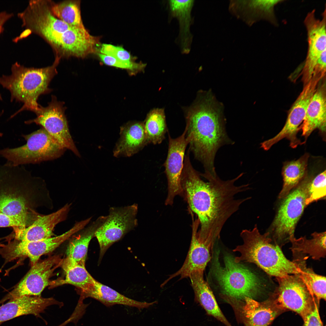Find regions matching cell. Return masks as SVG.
Wrapping results in <instances>:
<instances>
[{"instance_id": "6da1fadb", "label": "cell", "mask_w": 326, "mask_h": 326, "mask_svg": "<svg viewBox=\"0 0 326 326\" xmlns=\"http://www.w3.org/2000/svg\"><path fill=\"white\" fill-rule=\"evenodd\" d=\"M243 174L241 173L232 179L223 181L217 174H200L193 167L189 153L185 155L181 197L187 203L189 212L197 217L200 228L197 235L201 241L214 245L227 220L243 203L251 199L236 197L251 189L249 184H235Z\"/></svg>"}, {"instance_id": "7a4b0ae2", "label": "cell", "mask_w": 326, "mask_h": 326, "mask_svg": "<svg viewBox=\"0 0 326 326\" xmlns=\"http://www.w3.org/2000/svg\"><path fill=\"white\" fill-rule=\"evenodd\" d=\"M24 33L40 35L52 47L57 57L84 58L97 52L98 37L91 35L85 28L72 27L52 12L49 1L31 0L25 10L19 13Z\"/></svg>"}, {"instance_id": "3957f363", "label": "cell", "mask_w": 326, "mask_h": 326, "mask_svg": "<svg viewBox=\"0 0 326 326\" xmlns=\"http://www.w3.org/2000/svg\"><path fill=\"white\" fill-rule=\"evenodd\" d=\"M198 97L186 111L189 150L202 163L205 172L215 175L214 162L217 151L234 142L227 135L222 111L213 95L206 92Z\"/></svg>"}, {"instance_id": "277c9868", "label": "cell", "mask_w": 326, "mask_h": 326, "mask_svg": "<svg viewBox=\"0 0 326 326\" xmlns=\"http://www.w3.org/2000/svg\"><path fill=\"white\" fill-rule=\"evenodd\" d=\"M240 236L243 243L233 250L240 254L234 258L235 262L254 264L276 278L299 273L297 265L286 257L281 248L273 242L269 232L260 234L255 225L252 229L243 230Z\"/></svg>"}, {"instance_id": "5b68a950", "label": "cell", "mask_w": 326, "mask_h": 326, "mask_svg": "<svg viewBox=\"0 0 326 326\" xmlns=\"http://www.w3.org/2000/svg\"><path fill=\"white\" fill-rule=\"evenodd\" d=\"M56 58L52 66L41 68L26 67L15 62L12 66L10 75L0 77V84L11 93V101L15 100L24 104L11 118L24 110L35 113L38 110L40 106L37 102L38 98L51 91L49 85L57 73L56 68L60 58Z\"/></svg>"}, {"instance_id": "8992f818", "label": "cell", "mask_w": 326, "mask_h": 326, "mask_svg": "<svg viewBox=\"0 0 326 326\" xmlns=\"http://www.w3.org/2000/svg\"><path fill=\"white\" fill-rule=\"evenodd\" d=\"M36 178L22 165L7 162L0 165V212L28 222L27 191Z\"/></svg>"}, {"instance_id": "52a82bcc", "label": "cell", "mask_w": 326, "mask_h": 326, "mask_svg": "<svg viewBox=\"0 0 326 326\" xmlns=\"http://www.w3.org/2000/svg\"><path fill=\"white\" fill-rule=\"evenodd\" d=\"M218 255L214 261L215 276L224 296L236 300L253 299L260 287L257 276L230 255L224 258V265H221Z\"/></svg>"}, {"instance_id": "ba28073f", "label": "cell", "mask_w": 326, "mask_h": 326, "mask_svg": "<svg viewBox=\"0 0 326 326\" xmlns=\"http://www.w3.org/2000/svg\"><path fill=\"white\" fill-rule=\"evenodd\" d=\"M313 177L307 175L283 199L272 224L271 238L281 248L294 236L297 223L306 206L309 186Z\"/></svg>"}, {"instance_id": "9c48e42d", "label": "cell", "mask_w": 326, "mask_h": 326, "mask_svg": "<svg viewBox=\"0 0 326 326\" xmlns=\"http://www.w3.org/2000/svg\"><path fill=\"white\" fill-rule=\"evenodd\" d=\"M22 136L26 140V144L16 148L0 149V155L13 166L55 159L61 157L66 150L42 127Z\"/></svg>"}, {"instance_id": "30bf717a", "label": "cell", "mask_w": 326, "mask_h": 326, "mask_svg": "<svg viewBox=\"0 0 326 326\" xmlns=\"http://www.w3.org/2000/svg\"><path fill=\"white\" fill-rule=\"evenodd\" d=\"M278 286L270 299L280 309L295 312L303 318L318 302L307 286L297 274L276 278Z\"/></svg>"}, {"instance_id": "8fae6325", "label": "cell", "mask_w": 326, "mask_h": 326, "mask_svg": "<svg viewBox=\"0 0 326 326\" xmlns=\"http://www.w3.org/2000/svg\"><path fill=\"white\" fill-rule=\"evenodd\" d=\"M138 211V205L136 203L110 209L105 221L94 235L100 246V259L111 245L137 225L136 216Z\"/></svg>"}, {"instance_id": "7c38bea8", "label": "cell", "mask_w": 326, "mask_h": 326, "mask_svg": "<svg viewBox=\"0 0 326 326\" xmlns=\"http://www.w3.org/2000/svg\"><path fill=\"white\" fill-rule=\"evenodd\" d=\"M64 104L63 102L57 101L56 97L52 96L51 101L47 107L40 106L35 113L36 118L26 121L25 123H34L40 126L62 147L80 157L69 131Z\"/></svg>"}, {"instance_id": "4fadbf2b", "label": "cell", "mask_w": 326, "mask_h": 326, "mask_svg": "<svg viewBox=\"0 0 326 326\" xmlns=\"http://www.w3.org/2000/svg\"><path fill=\"white\" fill-rule=\"evenodd\" d=\"M323 78L320 75L313 76L309 82L304 85L291 108L284 126L276 135L268 140L270 145L272 146L284 138L289 140L290 145L293 148L303 144L297 137V134L301 129V124L304 120L309 104Z\"/></svg>"}, {"instance_id": "5bb4252c", "label": "cell", "mask_w": 326, "mask_h": 326, "mask_svg": "<svg viewBox=\"0 0 326 326\" xmlns=\"http://www.w3.org/2000/svg\"><path fill=\"white\" fill-rule=\"evenodd\" d=\"M63 260L54 256L35 263L17 286L1 302L24 296H40L51 282L50 278L56 269L61 265Z\"/></svg>"}, {"instance_id": "9a60e30c", "label": "cell", "mask_w": 326, "mask_h": 326, "mask_svg": "<svg viewBox=\"0 0 326 326\" xmlns=\"http://www.w3.org/2000/svg\"><path fill=\"white\" fill-rule=\"evenodd\" d=\"M90 221L89 219L78 222L70 229L58 236L34 241H25L15 240L11 242L7 248L9 258L13 260L27 257L34 265L40 257L51 252L73 234L81 230Z\"/></svg>"}, {"instance_id": "2e32d148", "label": "cell", "mask_w": 326, "mask_h": 326, "mask_svg": "<svg viewBox=\"0 0 326 326\" xmlns=\"http://www.w3.org/2000/svg\"><path fill=\"white\" fill-rule=\"evenodd\" d=\"M185 129L179 136L173 138L169 133L168 155L164 164L168 181V194L165 200L166 206L172 205L175 197L181 196V178L186 149L188 145Z\"/></svg>"}, {"instance_id": "e0dca14e", "label": "cell", "mask_w": 326, "mask_h": 326, "mask_svg": "<svg viewBox=\"0 0 326 326\" xmlns=\"http://www.w3.org/2000/svg\"><path fill=\"white\" fill-rule=\"evenodd\" d=\"M321 20L315 16V10L308 12L304 23L307 32L308 49L301 74L304 85L312 79L315 66L322 53L326 50V9Z\"/></svg>"}, {"instance_id": "ac0fdd59", "label": "cell", "mask_w": 326, "mask_h": 326, "mask_svg": "<svg viewBox=\"0 0 326 326\" xmlns=\"http://www.w3.org/2000/svg\"><path fill=\"white\" fill-rule=\"evenodd\" d=\"M192 237L188 253L183 265L176 272L169 276L161 285L164 286L171 279L177 276L179 280L189 277L193 273L203 272L211 259L210 251L213 247L200 241L197 236L199 227L198 219L192 216Z\"/></svg>"}, {"instance_id": "d6986e66", "label": "cell", "mask_w": 326, "mask_h": 326, "mask_svg": "<svg viewBox=\"0 0 326 326\" xmlns=\"http://www.w3.org/2000/svg\"><path fill=\"white\" fill-rule=\"evenodd\" d=\"M61 303L52 298L24 296L10 300L0 306V325L3 322L23 315L39 316L48 307Z\"/></svg>"}, {"instance_id": "ffe728a7", "label": "cell", "mask_w": 326, "mask_h": 326, "mask_svg": "<svg viewBox=\"0 0 326 326\" xmlns=\"http://www.w3.org/2000/svg\"><path fill=\"white\" fill-rule=\"evenodd\" d=\"M70 205H66L56 212L38 216L28 227L15 228V239L20 241H37L51 237L55 226L64 219L69 210Z\"/></svg>"}, {"instance_id": "44dd1931", "label": "cell", "mask_w": 326, "mask_h": 326, "mask_svg": "<svg viewBox=\"0 0 326 326\" xmlns=\"http://www.w3.org/2000/svg\"><path fill=\"white\" fill-rule=\"evenodd\" d=\"M326 95L325 83L319 85L308 106L301 126L302 136L306 142L312 132L318 129L325 136L326 132Z\"/></svg>"}, {"instance_id": "7402d4cb", "label": "cell", "mask_w": 326, "mask_h": 326, "mask_svg": "<svg viewBox=\"0 0 326 326\" xmlns=\"http://www.w3.org/2000/svg\"><path fill=\"white\" fill-rule=\"evenodd\" d=\"M120 135L113 152L117 157L131 156L149 143L142 123H127L121 128Z\"/></svg>"}, {"instance_id": "603a6c76", "label": "cell", "mask_w": 326, "mask_h": 326, "mask_svg": "<svg viewBox=\"0 0 326 326\" xmlns=\"http://www.w3.org/2000/svg\"><path fill=\"white\" fill-rule=\"evenodd\" d=\"M312 238L307 239L305 236L296 239L292 236L290 239L292 246L293 261L296 264L306 262L311 257L314 260H319L326 256V232H314Z\"/></svg>"}, {"instance_id": "cb8c5ba5", "label": "cell", "mask_w": 326, "mask_h": 326, "mask_svg": "<svg viewBox=\"0 0 326 326\" xmlns=\"http://www.w3.org/2000/svg\"><path fill=\"white\" fill-rule=\"evenodd\" d=\"M244 301L242 312L245 326H268L281 310L270 299L259 302L246 297Z\"/></svg>"}, {"instance_id": "d4e9b609", "label": "cell", "mask_w": 326, "mask_h": 326, "mask_svg": "<svg viewBox=\"0 0 326 326\" xmlns=\"http://www.w3.org/2000/svg\"><path fill=\"white\" fill-rule=\"evenodd\" d=\"M189 278L194 292L195 300L207 314L213 317L226 326H232L221 311L209 284L205 280L203 272H195Z\"/></svg>"}, {"instance_id": "484cf974", "label": "cell", "mask_w": 326, "mask_h": 326, "mask_svg": "<svg viewBox=\"0 0 326 326\" xmlns=\"http://www.w3.org/2000/svg\"><path fill=\"white\" fill-rule=\"evenodd\" d=\"M82 296L83 299L91 297L107 307L122 305L141 309L149 308L157 302L156 301L151 302H139L130 299L94 279L90 288Z\"/></svg>"}, {"instance_id": "4316f807", "label": "cell", "mask_w": 326, "mask_h": 326, "mask_svg": "<svg viewBox=\"0 0 326 326\" xmlns=\"http://www.w3.org/2000/svg\"><path fill=\"white\" fill-rule=\"evenodd\" d=\"M168 3L172 16L176 18L179 22V40L181 51L187 54L190 51L193 39L190 28L194 1L171 0Z\"/></svg>"}, {"instance_id": "83f0119b", "label": "cell", "mask_w": 326, "mask_h": 326, "mask_svg": "<svg viewBox=\"0 0 326 326\" xmlns=\"http://www.w3.org/2000/svg\"><path fill=\"white\" fill-rule=\"evenodd\" d=\"M106 218L107 216H100L82 234L74 237L69 242L65 259L73 264L85 266L90 242Z\"/></svg>"}, {"instance_id": "f1b7e54d", "label": "cell", "mask_w": 326, "mask_h": 326, "mask_svg": "<svg viewBox=\"0 0 326 326\" xmlns=\"http://www.w3.org/2000/svg\"><path fill=\"white\" fill-rule=\"evenodd\" d=\"M309 155L305 153L296 160L285 162L282 167L283 187L278 198L283 199L307 175Z\"/></svg>"}, {"instance_id": "f546056e", "label": "cell", "mask_w": 326, "mask_h": 326, "mask_svg": "<svg viewBox=\"0 0 326 326\" xmlns=\"http://www.w3.org/2000/svg\"><path fill=\"white\" fill-rule=\"evenodd\" d=\"M62 266L65 273V279L51 282L50 285L71 284L79 288L82 295L90 288L94 279L86 270L85 266L73 264L65 259L63 260Z\"/></svg>"}, {"instance_id": "4dcf8cb0", "label": "cell", "mask_w": 326, "mask_h": 326, "mask_svg": "<svg viewBox=\"0 0 326 326\" xmlns=\"http://www.w3.org/2000/svg\"><path fill=\"white\" fill-rule=\"evenodd\" d=\"M50 8L56 17L69 25L84 28L82 20L79 1L69 0L55 3L49 1Z\"/></svg>"}, {"instance_id": "1f68e13d", "label": "cell", "mask_w": 326, "mask_h": 326, "mask_svg": "<svg viewBox=\"0 0 326 326\" xmlns=\"http://www.w3.org/2000/svg\"><path fill=\"white\" fill-rule=\"evenodd\" d=\"M144 124L148 143L155 145L161 143L167 130L164 109L155 108L152 110Z\"/></svg>"}, {"instance_id": "d6a6232c", "label": "cell", "mask_w": 326, "mask_h": 326, "mask_svg": "<svg viewBox=\"0 0 326 326\" xmlns=\"http://www.w3.org/2000/svg\"><path fill=\"white\" fill-rule=\"evenodd\" d=\"M299 268L297 274L319 302L326 299V277L316 273L312 268L307 267L306 262L297 264Z\"/></svg>"}, {"instance_id": "836d02e7", "label": "cell", "mask_w": 326, "mask_h": 326, "mask_svg": "<svg viewBox=\"0 0 326 326\" xmlns=\"http://www.w3.org/2000/svg\"><path fill=\"white\" fill-rule=\"evenodd\" d=\"M325 170L313 178L310 183L308 195L305 201L306 206L323 198L326 194V176Z\"/></svg>"}, {"instance_id": "e575fe53", "label": "cell", "mask_w": 326, "mask_h": 326, "mask_svg": "<svg viewBox=\"0 0 326 326\" xmlns=\"http://www.w3.org/2000/svg\"><path fill=\"white\" fill-rule=\"evenodd\" d=\"M283 0H259L252 3L256 13L260 18L264 19L275 25H277L274 8L276 5Z\"/></svg>"}, {"instance_id": "d590c367", "label": "cell", "mask_w": 326, "mask_h": 326, "mask_svg": "<svg viewBox=\"0 0 326 326\" xmlns=\"http://www.w3.org/2000/svg\"><path fill=\"white\" fill-rule=\"evenodd\" d=\"M100 59L105 64L125 69L133 72H138L144 70L146 65L142 62H127L120 60L112 56L98 53Z\"/></svg>"}, {"instance_id": "8d00e7d4", "label": "cell", "mask_w": 326, "mask_h": 326, "mask_svg": "<svg viewBox=\"0 0 326 326\" xmlns=\"http://www.w3.org/2000/svg\"><path fill=\"white\" fill-rule=\"evenodd\" d=\"M100 53L109 56L120 60L127 62H134L130 53L120 46L103 44L99 49Z\"/></svg>"}, {"instance_id": "74e56055", "label": "cell", "mask_w": 326, "mask_h": 326, "mask_svg": "<svg viewBox=\"0 0 326 326\" xmlns=\"http://www.w3.org/2000/svg\"><path fill=\"white\" fill-rule=\"evenodd\" d=\"M28 222L19 218L10 216L0 212V227H13L24 228Z\"/></svg>"}, {"instance_id": "f35d334b", "label": "cell", "mask_w": 326, "mask_h": 326, "mask_svg": "<svg viewBox=\"0 0 326 326\" xmlns=\"http://www.w3.org/2000/svg\"><path fill=\"white\" fill-rule=\"evenodd\" d=\"M303 319L304 326H323L317 303Z\"/></svg>"}, {"instance_id": "ab89813d", "label": "cell", "mask_w": 326, "mask_h": 326, "mask_svg": "<svg viewBox=\"0 0 326 326\" xmlns=\"http://www.w3.org/2000/svg\"><path fill=\"white\" fill-rule=\"evenodd\" d=\"M326 51H324L317 60L314 68L313 76L325 75L326 72Z\"/></svg>"}, {"instance_id": "60d3db41", "label": "cell", "mask_w": 326, "mask_h": 326, "mask_svg": "<svg viewBox=\"0 0 326 326\" xmlns=\"http://www.w3.org/2000/svg\"><path fill=\"white\" fill-rule=\"evenodd\" d=\"M13 16L12 13H8L5 11L0 12V34L4 31V26L5 23Z\"/></svg>"}, {"instance_id": "b9f144b4", "label": "cell", "mask_w": 326, "mask_h": 326, "mask_svg": "<svg viewBox=\"0 0 326 326\" xmlns=\"http://www.w3.org/2000/svg\"><path fill=\"white\" fill-rule=\"evenodd\" d=\"M3 135V133L0 132V137H2Z\"/></svg>"}, {"instance_id": "7bdbcfd3", "label": "cell", "mask_w": 326, "mask_h": 326, "mask_svg": "<svg viewBox=\"0 0 326 326\" xmlns=\"http://www.w3.org/2000/svg\"><path fill=\"white\" fill-rule=\"evenodd\" d=\"M2 99V98L1 96V95L0 94V100H1Z\"/></svg>"}]
</instances>
